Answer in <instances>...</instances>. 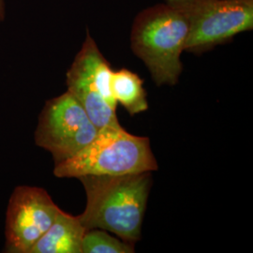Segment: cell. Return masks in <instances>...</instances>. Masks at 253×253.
Returning a JSON list of instances; mask_svg holds the SVG:
<instances>
[{"label":"cell","instance_id":"1","mask_svg":"<svg viewBox=\"0 0 253 253\" xmlns=\"http://www.w3.org/2000/svg\"><path fill=\"white\" fill-rule=\"evenodd\" d=\"M78 179L86 194V207L78 216L85 230H104L132 244L141 239L151 172L84 175Z\"/></svg>","mask_w":253,"mask_h":253},{"label":"cell","instance_id":"2","mask_svg":"<svg viewBox=\"0 0 253 253\" xmlns=\"http://www.w3.org/2000/svg\"><path fill=\"white\" fill-rule=\"evenodd\" d=\"M189 24L179 9L163 2L141 10L130 30V48L158 86L175 85L183 72L181 60Z\"/></svg>","mask_w":253,"mask_h":253},{"label":"cell","instance_id":"3","mask_svg":"<svg viewBox=\"0 0 253 253\" xmlns=\"http://www.w3.org/2000/svg\"><path fill=\"white\" fill-rule=\"evenodd\" d=\"M159 169L147 137L127 132L122 126L100 128L90 144L63 163L54 165L60 178L84 175H123Z\"/></svg>","mask_w":253,"mask_h":253},{"label":"cell","instance_id":"4","mask_svg":"<svg viewBox=\"0 0 253 253\" xmlns=\"http://www.w3.org/2000/svg\"><path fill=\"white\" fill-rule=\"evenodd\" d=\"M189 24L185 51L200 54L253 29V0H164Z\"/></svg>","mask_w":253,"mask_h":253},{"label":"cell","instance_id":"5","mask_svg":"<svg viewBox=\"0 0 253 253\" xmlns=\"http://www.w3.org/2000/svg\"><path fill=\"white\" fill-rule=\"evenodd\" d=\"M113 70L96 42L86 31L81 50L67 72L68 91L80 102L98 129L121 125L117 117L111 78Z\"/></svg>","mask_w":253,"mask_h":253},{"label":"cell","instance_id":"6","mask_svg":"<svg viewBox=\"0 0 253 253\" xmlns=\"http://www.w3.org/2000/svg\"><path fill=\"white\" fill-rule=\"evenodd\" d=\"M98 131L80 102L67 91L46 101L39 117L35 142L52 154L57 164L90 144Z\"/></svg>","mask_w":253,"mask_h":253},{"label":"cell","instance_id":"7","mask_svg":"<svg viewBox=\"0 0 253 253\" xmlns=\"http://www.w3.org/2000/svg\"><path fill=\"white\" fill-rule=\"evenodd\" d=\"M60 208L48 192L20 186L13 190L6 217V252L29 253L53 224Z\"/></svg>","mask_w":253,"mask_h":253},{"label":"cell","instance_id":"8","mask_svg":"<svg viewBox=\"0 0 253 253\" xmlns=\"http://www.w3.org/2000/svg\"><path fill=\"white\" fill-rule=\"evenodd\" d=\"M85 231L79 217L60 209L53 224L29 253H82V241Z\"/></svg>","mask_w":253,"mask_h":253},{"label":"cell","instance_id":"9","mask_svg":"<svg viewBox=\"0 0 253 253\" xmlns=\"http://www.w3.org/2000/svg\"><path fill=\"white\" fill-rule=\"evenodd\" d=\"M111 88L116 101L122 104L130 116H135L148 109L144 81L137 73L127 69L113 71Z\"/></svg>","mask_w":253,"mask_h":253},{"label":"cell","instance_id":"10","mask_svg":"<svg viewBox=\"0 0 253 253\" xmlns=\"http://www.w3.org/2000/svg\"><path fill=\"white\" fill-rule=\"evenodd\" d=\"M132 243L119 240L107 231L100 229L86 230L82 241V253H132Z\"/></svg>","mask_w":253,"mask_h":253},{"label":"cell","instance_id":"11","mask_svg":"<svg viewBox=\"0 0 253 253\" xmlns=\"http://www.w3.org/2000/svg\"><path fill=\"white\" fill-rule=\"evenodd\" d=\"M5 18V2L0 0V23Z\"/></svg>","mask_w":253,"mask_h":253}]
</instances>
